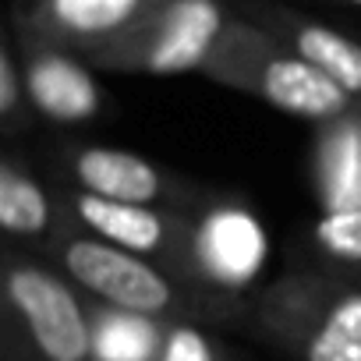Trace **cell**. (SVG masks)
Instances as JSON below:
<instances>
[{"instance_id":"obj_1","label":"cell","mask_w":361,"mask_h":361,"mask_svg":"<svg viewBox=\"0 0 361 361\" xmlns=\"http://www.w3.org/2000/svg\"><path fill=\"white\" fill-rule=\"evenodd\" d=\"M89 301L152 315L163 322H202V326H245L248 301L199 287L163 269L152 259L106 245L92 234L64 227L43 252Z\"/></svg>"},{"instance_id":"obj_2","label":"cell","mask_w":361,"mask_h":361,"mask_svg":"<svg viewBox=\"0 0 361 361\" xmlns=\"http://www.w3.org/2000/svg\"><path fill=\"white\" fill-rule=\"evenodd\" d=\"M199 75L315 128L361 114V103L343 92L329 75L287 50L266 29L245 22L238 11Z\"/></svg>"},{"instance_id":"obj_3","label":"cell","mask_w":361,"mask_h":361,"mask_svg":"<svg viewBox=\"0 0 361 361\" xmlns=\"http://www.w3.org/2000/svg\"><path fill=\"white\" fill-rule=\"evenodd\" d=\"M92 301L43 255H4V361H89Z\"/></svg>"},{"instance_id":"obj_4","label":"cell","mask_w":361,"mask_h":361,"mask_svg":"<svg viewBox=\"0 0 361 361\" xmlns=\"http://www.w3.org/2000/svg\"><path fill=\"white\" fill-rule=\"evenodd\" d=\"M39 166L54 180V188L85 192V195L117 199V202H142V206L192 213L206 199V188H199L195 180L159 166L156 159L142 152L96 145L82 138L47 142Z\"/></svg>"},{"instance_id":"obj_5","label":"cell","mask_w":361,"mask_h":361,"mask_svg":"<svg viewBox=\"0 0 361 361\" xmlns=\"http://www.w3.org/2000/svg\"><path fill=\"white\" fill-rule=\"evenodd\" d=\"M166 0H15L8 22L22 39L78 54L99 68L142 32Z\"/></svg>"},{"instance_id":"obj_6","label":"cell","mask_w":361,"mask_h":361,"mask_svg":"<svg viewBox=\"0 0 361 361\" xmlns=\"http://www.w3.org/2000/svg\"><path fill=\"white\" fill-rule=\"evenodd\" d=\"M269 259V238L255 209L227 192H206L192 209V276L195 283L252 301V287Z\"/></svg>"},{"instance_id":"obj_7","label":"cell","mask_w":361,"mask_h":361,"mask_svg":"<svg viewBox=\"0 0 361 361\" xmlns=\"http://www.w3.org/2000/svg\"><path fill=\"white\" fill-rule=\"evenodd\" d=\"M64 227L92 234L106 245L135 252L142 259L159 262L163 269L195 283L192 276V213L142 206V202H117L85 192L57 188ZM202 287V283H199Z\"/></svg>"},{"instance_id":"obj_8","label":"cell","mask_w":361,"mask_h":361,"mask_svg":"<svg viewBox=\"0 0 361 361\" xmlns=\"http://www.w3.org/2000/svg\"><path fill=\"white\" fill-rule=\"evenodd\" d=\"M234 8L216 0H166L159 15L96 71L114 75H185L202 71Z\"/></svg>"},{"instance_id":"obj_9","label":"cell","mask_w":361,"mask_h":361,"mask_svg":"<svg viewBox=\"0 0 361 361\" xmlns=\"http://www.w3.org/2000/svg\"><path fill=\"white\" fill-rule=\"evenodd\" d=\"M241 329L283 361H361V336L312 312L280 276L252 294Z\"/></svg>"},{"instance_id":"obj_10","label":"cell","mask_w":361,"mask_h":361,"mask_svg":"<svg viewBox=\"0 0 361 361\" xmlns=\"http://www.w3.org/2000/svg\"><path fill=\"white\" fill-rule=\"evenodd\" d=\"M231 8L245 22L266 29L287 50H294L298 57L315 64L322 75H329L343 92H350L361 103V39H354L343 29L326 25L290 4H280V0H231Z\"/></svg>"},{"instance_id":"obj_11","label":"cell","mask_w":361,"mask_h":361,"mask_svg":"<svg viewBox=\"0 0 361 361\" xmlns=\"http://www.w3.org/2000/svg\"><path fill=\"white\" fill-rule=\"evenodd\" d=\"M15 39L25 64L29 99L39 121L57 128H78V124H92L106 110V96L92 75L96 71L92 64H85L78 54L22 39L18 32Z\"/></svg>"},{"instance_id":"obj_12","label":"cell","mask_w":361,"mask_h":361,"mask_svg":"<svg viewBox=\"0 0 361 361\" xmlns=\"http://www.w3.org/2000/svg\"><path fill=\"white\" fill-rule=\"evenodd\" d=\"M0 231L8 238V248L36 255H43L50 241L64 231L54 180L18 145H8L0 152Z\"/></svg>"},{"instance_id":"obj_13","label":"cell","mask_w":361,"mask_h":361,"mask_svg":"<svg viewBox=\"0 0 361 361\" xmlns=\"http://www.w3.org/2000/svg\"><path fill=\"white\" fill-rule=\"evenodd\" d=\"M312 177L326 216L361 213V114L319 124Z\"/></svg>"},{"instance_id":"obj_14","label":"cell","mask_w":361,"mask_h":361,"mask_svg":"<svg viewBox=\"0 0 361 361\" xmlns=\"http://www.w3.org/2000/svg\"><path fill=\"white\" fill-rule=\"evenodd\" d=\"M166 326L170 322L163 319L92 301V357L89 361H156Z\"/></svg>"},{"instance_id":"obj_15","label":"cell","mask_w":361,"mask_h":361,"mask_svg":"<svg viewBox=\"0 0 361 361\" xmlns=\"http://www.w3.org/2000/svg\"><path fill=\"white\" fill-rule=\"evenodd\" d=\"M36 121L39 117L29 99L22 50H18L15 29L8 22L4 36H0V135H4V145H18V138L32 135Z\"/></svg>"},{"instance_id":"obj_16","label":"cell","mask_w":361,"mask_h":361,"mask_svg":"<svg viewBox=\"0 0 361 361\" xmlns=\"http://www.w3.org/2000/svg\"><path fill=\"white\" fill-rule=\"evenodd\" d=\"M156 361H227V350L213 336V326H202V322H170Z\"/></svg>"},{"instance_id":"obj_17","label":"cell","mask_w":361,"mask_h":361,"mask_svg":"<svg viewBox=\"0 0 361 361\" xmlns=\"http://www.w3.org/2000/svg\"><path fill=\"white\" fill-rule=\"evenodd\" d=\"M340 4H347V8H361V0H340Z\"/></svg>"}]
</instances>
